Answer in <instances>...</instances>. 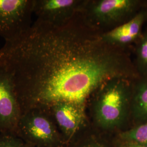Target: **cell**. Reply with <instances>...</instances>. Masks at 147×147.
Here are the masks:
<instances>
[{
  "label": "cell",
  "instance_id": "4fadbf2b",
  "mask_svg": "<svg viewBox=\"0 0 147 147\" xmlns=\"http://www.w3.org/2000/svg\"><path fill=\"white\" fill-rule=\"evenodd\" d=\"M28 145L16 135L0 133V147H28Z\"/></svg>",
  "mask_w": 147,
  "mask_h": 147
},
{
  "label": "cell",
  "instance_id": "5b68a950",
  "mask_svg": "<svg viewBox=\"0 0 147 147\" xmlns=\"http://www.w3.org/2000/svg\"><path fill=\"white\" fill-rule=\"evenodd\" d=\"M34 0H0V36L14 40L31 27Z\"/></svg>",
  "mask_w": 147,
  "mask_h": 147
},
{
  "label": "cell",
  "instance_id": "8992f818",
  "mask_svg": "<svg viewBox=\"0 0 147 147\" xmlns=\"http://www.w3.org/2000/svg\"><path fill=\"white\" fill-rule=\"evenodd\" d=\"M87 0H34L33 11L37 20L61 26L80 13Z\"/></svg>",
  "mask_w": 147,
  "mask_h": 147
},
{
  "label": "cell",
  "instance_id": "9a60e30c",
  "mask_svg": "<svg viewBox=\"0 0 147 147\" xmlns=\"http://www.w3.org/2000/svg\"><path fill=\"white\" fill-rule=\"evenodd\" d=\"M28 147H31V146H28Z\"/></svg>",
  "mask_w": 147,
  "mask_h": 147
},
{
  "label": "cell",
  "instance_id": "ba28073f",
  "mask_svg": "<svg viewBox=\"0 0 147 147\" xmlns=\"http://www.w3.org/2000/svg\"><path fill=\"white\" fill-rule=\"evenodd\" d=\"M147 18V9H142L131 19L110 31L102 33L103 40L108 44L125 48L141 37V32Z\"/></svg>",
  "mask_w": 147,
  "mask_h": 147
},
{
  "label": "cell",
  "instance_id": "52a82bcc",
  "mask_svg": "<svg viewBox=\"0 0 147 147\" xmlns=\"http://www.w3.org/2000/svg\"><path fill=\"white\" fill-rule=\"evenodd\" d=\"M21 110L9 75L0 68V133L16 135Z\"/></svg>",
  "mask_w": 147,
  "mask_h": 147
},
{
  "label": "cell",
  "instance_id": "9c48e42d",
  "mask_svg": "<svg viewBox=\"0 0 147 147\" xmlns=\"http://www.w3.org/2000/svg\"><path fill=\"white\" fill-rule=\"evenodd\" d=\"M49 113L59 130L67 137L75 133L84 121V112L70 103L61 102L53 105Z\"/></svg>",
  "mask_w": 147,
  "mask_h": 147
},
{
  "label": "cell",
  "instance_id": "30bf717a",
  "mask_svg": "<svg viewBox=\"0 0 147 147\" xmlns=\"http://www.w3.org/2000/svg\"><path fill=\"white\" fill-rule=\"evenodd\" d=\"M133 110L138 117L147 119V79L134 84Z\"/></svg>",
  "mask_w": 147,
  "mask_h": 147
},
{
  "label": "cell",
  "instance_id": "3957f363",
  "mask_svg": "<svg viewBox=\"0 0 147 147\" xmlns=\"http://www.w3.org/2000/svg\"><path fill=\"white\" fill-rule=\"evenodd\" d=\"M132 81L115 79L103 84L96 93L94 113L104 126H115L124 118L132 90Z\"/></svg>",
  "mask_w": 147,
  "mask_h": 147
},
{
  "label": "cell",
  "instance_id": "5bb4252c",
  "mask_svg": "<svg viewBox=\"0 0 147 147\" xmlns=\"http://www.w3.org/2000/svg\"><path fill=\"white\" fill-rule=\"evenodd\" d=\"M128 147H147V145H144V144H131Z\"/></svg>",
  "mask_w": 147,
  "mask_h": 147
},
{
  "label": "cell",
  "instance_id": "6da1fadb",
  "mask_svg": "<svg viewBox=\"0 0 147 147\" xmlns=\"http://www.w3.org/2000/svg\"><path fill=\"white\" fill-rule=\"evenodd\" d=\"M80 13L55 26L36 20L0 49V68L11 78L21 115L72 104L84 112L89 97L112 79L134 81L138 73L125 48L105 42Z\"/></svg>",
  "mask_w": 147,
  "mask_h": 147
},
{
  "label": "cell",
  "instance_id": "7a4b0ae2",
  "mask_svg": "<svg viewBox=\"0 0 147 147\" xmlns=\"http://www.w3.org/2000/svg\"><path fill=\"white\" fill-rule=\"evenodd\" d=\"M140 4L137 0H87L80 14L88 26L104 33L131 19Z\"/></svg>",
  "mask_w": 147,
  "mask_h": 147
},
{
  "label": "cell",
  "instance_id": "7c38bea8",
  "mask_svg": "<svg viewBox=\"0 0 147 147\" xmlns=\"http://www.w3.org/2000/svg\"><path fill=\"white\" fill-rule=\"evenodd\" d=\"M126 137L141 144L147 145V123L130 130L126 134Z\"/></svg>",
  "mask_w": 147,
  "mask_h": 147
},
{
  "label": "cell",
  "instance_id": "8fae6325",
  "mask_svg": "<svg viewBox=\"0 0 147 147\" xmlns=\"http://www.w3.org/2000/svg\"><path fill=\"white\" fill-rule=\"evenodd\" d=\"M136 70L147 79V33L139 39L136 49Z\"/></svg>",
  "mask_w": 147,
  "mask_h": 147
},
{
  "label": "cell",
  "instance_id": "277c9868",
  "mask_svg": "<svg viewBox=\"0 0 147 147\" xmlns=\"http://www.w3.org/2000/svg\"><path fill=\"white\" fill-rule=\"evenodd\" d=\"M16 135L33 147H58L61 138L51 115L47 111L33 109L23 113Z\"/></svg>",
  "mask_w": 147,
  "mask_h": 147
}]
</instances>
